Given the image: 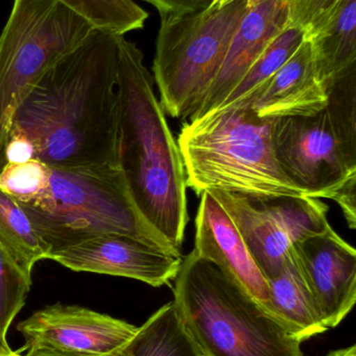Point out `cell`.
I'll use <instances>...</instances> for the list:
<instances>
[{
  "label": "cell",
  "instance_id": "cell-1",
  "mask_svg": "<svg viewBox=\"0 0 356 356\" xmlns=\"http://www.w3.org/2000/svg\"><path fill=\"white\" fill-rule=\"evenodd\" d=\"M121 35L94 29L23 98L8 135L29 140L36 160L52 168H121Z\"/></svg>",
  "mask_w": 356,
  "mask_h": 356
},
{
  "label": "cell",
  "instance_id": "cell-2",
  "mask_svg": "<svg viewBox=\"0 0 356 356\" xmlns=\"http://www.w3.org/2000/svg\"><path fill=\"white\" fill-rule=\"evenodd\" d=\"M119 167L146 221L181 250L189 216L185 171L177 140L154 92L144 54L119 38Z\"/></svg>",
  "mask_w": 356,
  "mask_h": 356
},
{
  "label": "cell",
  "instance_id": "cell-3",
  "mask_svg": "<svg viewBox=\"0 0 356 356\" xmlns=\"http://www.w3.org/2000/svg\"><path fill=\"white\" fill-rule=\"evenodd\" d=\"M173 282L176 311L201 356H305L281 321L194 250Z\"/></svg>",
  "mask_w": 356,
  "mask_h": 356
},
{
  "label": "cell",
  "instance_id": "cell-4",
  "mask_svg": "<svg viewBox=\"0 0 356 356\" xmlns=\"http://www.w3.org/2000/svg\"><path fill=\"white\" fill-rule=\"evenodd\" d=\"M186 184L245 196H304L282 172L272 144V119L250 106L187 121L177 139Z\"/></svg>",
  "mask_w": 356,
  "mask_h": 356
},
{
  "label": "cell",
  "instance_id": "cell-5",
  "mask_svg": "<svg viewBox=\"0 0 356 356\" xmlns=\"http://www.w3.org/2000/svg\"><path fill=\"white\" fill-rule=\"evenodd\" d=\"M20 207L49 254L105 234H129L181 254L141 215L121 168L50 167L47 188Z\"/></svg>",
  "mask_w": 356,
  "mask_h": 356
},
{
  "label": "cell",
  "instance_id": "cell-6",
  "mask_svg": "<svg viewBox=\"0 0 356 356\" xmlns=\"http://www.w3.org/2000/svg\"><path fill=\"white\" fill-rule=\"evenodd\" d=\"M248 2L161 17L153 72L165 114L187 120L198 110Z\"/></svg>",
  "mask_w": 356,
  "mask_h": 356
},
{
  "label": "cell",
  "instance_id": "cell-7",
  "mask_svg": "<svg viewBox=\"0 0 356 356\" xmlns=\"http://www.w3.org/2000/svg\"><path fill=\"white\" fill-rule=\"evenodd\" d=\"M94 29L59 0H14L0 35V168L13 117L23 98Z\"/></svg>",
  "mask_w": 356,
  "mask_h": 356
},
{
  "label": "cell",
  "instance_id": "cell-8",
  "mask_svg": "<svg viewBox=\"0 0 356 356\" xmlns=\"http://www.w3.org/2000/svg\"><path fill=\"white\" fill-rule=\"evenodd\" d=\"M221 203L242 234L268 280L292 257L297 243L327 232L330 207L307 196H245L208 191Z\"/></svg>",
  "mask_w": 356,
  "mask_h": 356
},
{
  "label": "cell",
  "instance_id": "cell-9",
  "mask_svg": "<svg viewBox=\"0 0 356 356\" xmlns=\"http://www.w3.org/2000/svg\"><path fill=\"white\" fill-rule=\"evenodd\" d=\"M272 144L282 172L304 196L334 200L356 178V162L343 149L326 106L313 115L272 119Z\"/></svg>",
  "mask_w": 356,
  "mask_h": 356
},
{
  "label": "cell",
  "instance_id": "cell-10",
  "mask_svg": "<svg viewBox=\"0 0 356 356\" xmlns=\"http://www.w3.org/2000/svg\"><path fill=\"white\" fill-rule=\"evenodd\" d=\"M17 330L24 338L26 355L118 356L138 326L79 305L56 303L19 322Z\"/></svg>",
  "mask_w": 356,
  "mask_h": 356
},
{
  "label": "cell",
  "instance_id": "cell-11",
  "mask_svg": "<svg viewBox=\"0 0 356 356\" xmlns=\"http://www.w3.org/2000/svg\"><path fill=\"white\" fill-rule=\"evenodd\" d=\"M47 259L72 271L131 278L160 288L177 277L183 257L129 234H105L54 251Z\"/></svg>",
  "mask_w": 356,
  "mask_h": 356
},
{
  "label": "cell",
  "instance_id": "cell-12",
  "mask_svg": "<svg viewBox=\"0 0 356 356\" xmlns=\"http://www.w3.org/2000/svg\"><path fill=\"white\" fill-rule=\"evenodd\" d=\"M293 257L326 327L340 325L355 305V249L330 227L297 243Z\"/></svg>",
  "mask_w": 356,
  "mask_h": 356
},
{
  "label": "cell",
  "instance_id": "cell-13",
  "mask_svg": "<svg viewBox=\"0 0 356 356\" xmlns=\"http://www.w3.org/2000/svg\"><path fill=\"white\" fill-rule=\"evenodd\" d=\"M200 197L194 252L201 259L215 264L272 314L267 278L251 255L235 224L210 192H203Z\"/></svg>",
  "mask_w": 356,
  "mask_h": 356
},
{
  "label": "cell",
  "instance_id": "cell-14",
  "mask_svg": "<svg viewBox=\"0 0 356 356\" xmlns=\"http://www.w3.org/2000/svg\"><path fill=\"white\" fill-rule=\"evenodd\" d=\"M288 27L286 0L249 1L219 73L188 121L212 114L227 99L270 43Z\"/></svg>",
  "mask_w": 356,
  "mask_h": 356
},
{
  "label": "cell",
  "instance_id": "cell-15",
  "mask_svg": "<svg viewBox=\"0 0 356 356\" xmlns=\"http://www.w3.org/2000/svg\"><path fill=\"white\" fill-rule=\"evenodd\" d=\"M327 98L316 71L311 44L304 38L294 54L259 92L250 108L261 118L302 116L323 110Z\"/></svg>",
  "mask_w": 356,
  "mask_h": 356
},
{
  "label": "cell",
  "instance_id": "cell-16",
  "mask_svg": "<svg viewBox=\"0 0 356 356\" xmlns=\"http://www.w3.org/2000/svg\"><path fill=\"white\" fill-rule=\"evenodd\" d=\"M304 38L311 44L318 77L326 89L356 65V0H340Z\"/></svg>",
  "mask_w": 356,
  "mask_h": 356
},
{
  "label": "cell",
  "instance_id": "cell-17",
  "mask_svg": "<svg viewBox=\"0 0 356 356\" xmlns=\"http://www.w3.org/2000/svg\"><path fill=\"white\" fill-rule=\"evenodd\" d=\"M268 284L272 314L299 342L327 332L319 307L293 255L274 277L268 280Z\"/></svg>",
  "mask_w": 356,
  "mask_h": 356
},
{
  "label": "cell",
  "instance_id": "cell-18",
  "mask_svg": "<svg viewBox=\"0 0 356 356\" xmlns=\"http://www.w3.org/2000/svg\"><path fill=\"white\" fill-rule=\"evenodd\" d=\"M118 356H201L173 301L155 312Z\"/></svg>",
  "mask_w": 356,
  "mask_h": 356
},
{
  "label": "cell",
  "instance_id": "cell-19",
  "mask_svg": "<svg viewBox=\"0 0 356 356\" xmlns=\"http://www.w3.org/2000/svg\"><path fill=\"white\" fill-rule=\"evenodd\" d=\"M303 39L304 33L300 29L286 27L263 50L235 89L213 113L252 106L259 92L294 54Z\"/></svg>",
  "mask_w": 356,
  "mask_h": 356
},
{
  "label": "cell",
  "instance_id": "cell-20",
  "mask_svg": "<svg viewBox=\"0 0 356 356\" xmlns=\"http://www.w3.org/2000/svg\"><path fill=\"white\" fill-rule=\"evenodd\" d=\"M0 247L25 275L31 277L38 261L47 259L49 251L33 229L25 211L0 188Z\"/></svg>",
  "mask_w": 356,
  "mask_h": 356
},
{
  "label": "cell",
  "instance_id": "cell-21",
  "mask_svg": "<svg viewBox=\"0 0 356 356\" xmlns=\"http://www.w3.org/2000/svg\"><path fill=\"white\" fill-rule=\"evenodd\" d=\"M94 27L125 35L144 29L148 13L134 0H59Z\"/></svg>",
  "mask_w": 356,
  "mask_h": 356
},
{
  "label": "cell",
  "instance_id": "cell-22",
  "mask_svg": "<svg viewBox=\"0 0 356 356\" xmlns=\"http://www.w3.org/2000/svg\"><path fill=\"white\" fill-rule=\"evenodd\" d=\"M327 108L343 149L356 162V65L326 87Z\"/></svg>",
  "mask_w": 356,
  "mask_h": 356
},
{
  "label": "cell",
  "instance_id": "cell-23",
  "mask_svg": "<svg viewBox=\"0 0 356 356\" xmlns=\"http://www.w3.org/2000/svg\"><path fill=\"white\" fill-rule=\"evenodd\" d=\"M50 167L39 160L6 163L0 168V188L19 204L35 200L49 184Z\"/></svg>",
  "mask_w": 356,
  "mask_h": 356
},
{
  "label": "cell",
  "instance_id": "cell-24",
  "mask_svg": "<svg viewBox=\"0 0 356 356\" xmlns=\"http://www.w3.org/2000/svg\"><path fill=\"white\" fill-rule=\"evenodd\" d=\"M31 286V277L25 275L0 247V334L3 338L24 307Z\"/></svg>",
  "mask_w": 356,
  "mask_h": 356
},
{
  "label": "cell",
  "instance_id": "cell-25",
  "mask_svg": "<svg viewBox=\"0 0 356 356\" xmlns=\"http://www.w3.org/2000/svg\"><path fill=\"white\" fill-rule=\"evenodd\" d=\"M288 26L300 29L307 33L325 18L340 0H286Z\"/></svg>",
  "mask_w": 356,
  "mask_h": 356
},
{
  "label": "cell",
  "instance_id": "cell-26",
  "mask_svg": "<svg viewBox=\"0 0 356 356\" xmlns=\"http://www.w3.org/2000/svg\"><path fill=\"white\" fill-rule=\"evenodd\" d=\"M154 6L161 17L167 15L199 12L210 6L212 0H144Z\"/></svg>",
  "mask_w": 356,
  "mask_h": 356
},
{
  "label": "cell",
  "instance_id": "cell-27",
  "mask_svg": "<svg viewBox=\"0 0 356 356\" xmlns=\"http://www.w3.org/2000/svg\"><path fill=\"white\" fill-rule=\"evenodd\" d=\"M36 159L35 149L29 140L21 136L8 135L3 149V164L24 163Z\"/></svg>",
  "mask_w": 356,
  "mask_h": 356
},
{
  "label": "cell",
  "instance_id": "cell-28",
  "mask_svg": "<svg viewBox=\"0 0 356 356\" xmlns=\"http://www.w3.org/2000/svg\"><path fill=\"white\" fill-rule=\"evenodd\" d=\"M356 178L349 180L336 195L334 201L338 202L342 209L343 213L346 218L351 229H355L356 226Z\"/></svg>",
  "mask_w": 356,
  "mask_h": 356
},
{
  "label": "cell",
  "instance_id": "cell-29",
  "mask_svg": "<svg viewBox=\"0 0 356 356\" xmlns=\"http://www.w3.org/2000/svg\"><path fill=\"white\" fill-rule=\"evenodd\" d=\"M0 356H24L21 355V351H14L10 348L8 343V339L3 338L0 334Z\"/></svg>",
  "mask_w": 356,
  "mask_h": 356
},
{
  "label": "cell",
  "instance_id": "cell-30",
  "mask_svg": "<svg viewBox=\"0 0 356 356\" xmlns=\"http://www.w3.org/2000/svg\"><path fill=\"white\" fill-rule=\"evenodd\" d=\"M327 356H356V346L347 347V348L336 349L328 353Z\"/></svg>",
  "mask_w": 356,
  "mask_h": 356
},
{
  "label": "cell",
  "instance_id": "cell-31",
  "mask_svg": "<svg viewBox=\"0 0 356 356\" xmlns=\"http://www.w3.org/2000/svg\"><path fill=\"white\" fill-rule=\"evenodd\" d=\"M223 1V0H212V2H211L210 6H209V10H213V8H217L219 6V4H221V2Z\"/></svg>",
  "mask_w": 356,
  "mask_h": 356
},
{
  "label": "cell",
  "instance_id": "cell-32",
  "mask_svg": "<svg viewBox=\"0 0 356 356\" xmlns=\"http://www.w3.org/2000/svg\"><path fill=\"white\" fill-rule=\"evenodd\" d=\"M235 1V0H223L219 4V8H222V6H226V4L230 3V2ZM248 1H256V0H248Z\"/></svg>",
  "mask_w": 356,
  "mask_h": 356
},
{
  "label": "cell",
  "instance_id": "cell-33",
  "mask_svg": "<svg viewBox=\"0 0 356 356\" xmlns=\"http://www.w3.org/2000/svg\"><path fill=\"white\" fill-rule=\"evenodd\" d=\"M24 356H44V355H25Z\"/></svg>",
  "mask_w": 356,
  "mask_h": 356
}]
</instances>
